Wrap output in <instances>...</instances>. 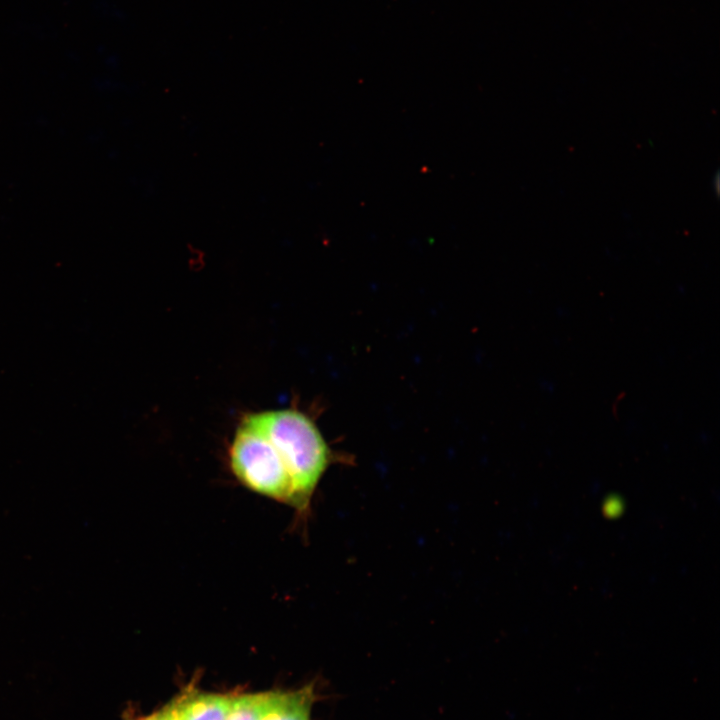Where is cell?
I'll return each mask as SVG.
<instances>
[{"mask_svg": "<svg viewBox=\"0 0 720 720\" xmlns=\"http://www.w3.org/2000/svg\"><path fill=\"white\" fill-rule=\"evenodd\" d=\"M252 416L282 458L293 483L292 508L299 521H306L314 493L335 461V453L314 421L298 409L265 410Z\"/></svg>", "mask_w": 720, "mask_h": 720, "instance_id": "1", "label": "cell"}, {"mask_svg": "<svg viewBox=\"0 0 720 720\" xmlns=\"http://www.w3.org/2000/svg\"><path fill=\"white\" fill-rule=\"evenodd\" d=\"M227 459L230 472L244 488L293 507L294 489L290 474L252 413L245 415L237 426L228 447Z\"/></svg>", "mask_w": 720, "mask_h": 720, "instance_id": "2", "label": "cell"}, {"mask_svg": "<svg viewBox=\"0 0 720 720\" xmlns=\"http://www.w3.org/2000/svg\"><path fill=\"white\" fill-rule=\"evenodd\" d=\"M312 689L262 694L257 720H309Z\"/></svg>", "mask_w": 720, "mask_h": 720, "instance_id": "3", "label": "cell"}, {"mask_svg": "<svg viewBox=\"0 0 720 720\" xmlns=\"http://www.w3.org/2000/svg\"><path fill=\"white\" fill-rule=\"evenodd\" d=\"M231 701L232 697L224 695L192 693L174 705L178 720H224Z\"/></svg>", "mask_w": 720, "mask_h": 720, "instance_id": "4", "label": "cell"}, {"mask_svg": "<svg viewBox=\"0 0 720 720\" xmlns=\"http://www.w3.org/2000/svg\"><path fill=\"white\" fill-rule=\"evenodd\" d=\"M262 694L232 697L231 706L224 720H257Z\"/></svg>", "mask_w": 720, "mask_h": 720, "instance_id": "5", "label": "cell"}, {"mask_svg": "<svg viewBox=\"0 0 720 720\" xmlns=\"http://www.w3.org/2000/svg\"><path fill=\"white\" fill-rule=\"evenodd\" d=\"M140 720H178L174 703L167 705L161 711H158L148 717Z\"/></svg>", "mask_w": 720, "mask_h": 720, "instance_id": "6", "label": "cell"}]
</instances>
